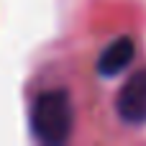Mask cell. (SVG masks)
Wrapping results in <instances>:
<instances>
[{
    "label": "cell",
    "instance_id": "6da1fadb",
    "mask_svg": "<svg viewBox=\"0 0 146 146\" xmlns=\"http://www.w3.org/2000/svg\"><path fill=\"white\" fill-rule=\"evenodd\" d=\"M74 113L69 95L64 90H46L33 98L31 105V131L41 144H64L72 133Z\"/></svg>",
    "mask_w": 146,
    "mask_h": 146
},
{
    "label": "cell",
    "instance_id": "7a4b0ae2",
    "mask_svg": "<svg viewBox=\"0 0 146 146\" xmlns=\"http://www.w3.org/2000/svg\"><path fill=\"white\" fill-rule=\"evenodd\" d=\"M118 118L128 126H144L146 123V69L131 74V80L121 87L115 98Z\"/></svg>",
    "mask_w": 146,
    "mask_h": 146
},
{
    "label": "cell",
    "instance_id": "3957f363",
    "mask_svg": "<svg viewBox=\"0 0 146 146\" xmlns=\"http://www.w3.org/2000/svg\"><path fill=\"white\" fill-rule=\"evenodd\" d=\"M136 56V44L131 36H121L113 44H108L103 49V54L98 56V72L103 77H115L121 74Z\"/></svg>",
    "mask_w": 146,
    "mask_h": 146
}]
</instances>
